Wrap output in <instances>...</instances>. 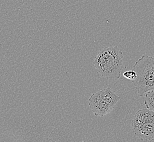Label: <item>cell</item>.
<instances>
[{"mask_svg": "<svg viewBox=\"0 0 154 142\" xmlns=\"http://www.w3.org/2000/svg\"><path fill=\"white\" fill-rule=\"evenodd\" d=\"M123 58V53L117 46H110L100 51L93 64L102 77L107 79H119L124 66Z\"/></svg>", "mask_w": 154, "mask_h": 142, "instance_id": "cell-1", "label": "cell"}, {"mask_svg": "<svg viewBox=\"0 0 154 142\" xmlns=\"http://www.w3.org/2000/svg\"><path fill=\"white\" fill-rule=\"evenodd\" d=\"M132 69L137 74L136 79L132 80L139 96L154 89V57L143 55L134 63Z\"/></svg>", "mask_w": 154, "mask_h": 142, "instance_id": "cell-2", "label": "cell"}, {"mask_svg": "<svg viewBox=\"0 0 154 142\" xmlns=\"http://www.w3.org/2000/svg\"><path fill=\"white\" fill-rule=\"evenodd\" d=\"M121 97L109 87L93 93L89 98V105L94 115L102 117L113 110Z\"/></svg>", "mask_w": 154, "mask_h": 142, "instance_id": "cell-3", "label": "cell"}, {"mask_svg": "<svg viewBox=\"0 0 154 142\" xmlns=\"http://www.w3.org/2000/svg\"><path fill=\"white\" fill-rule=\"evenodd\" d=\"M132 130L134 136L142 141H154V111L148 108L138 110L132 120Z\"/></svg>", "mask_w": 154, "mask_h": 142, "instance_id": "cell-4", "label": "cell"}, {"mask_svg": "<svg viewBox=\"0 0 154 142\" xmlns=\"http://www.w3.org/2000/svg\"><path fill=\"white\" fill-rule=\"evenodd\" d=\"M144 104L146 108L154 112V89L145 93Z\"/></svg>", "mask_w": 154, "mask_h": 142, "instance_id": "cell-5", "label": "cell"}, {"mask_svg": "<svg viewBox=\"0 0 154 142\" xmlns=\"http://www.w3.org/2000/svg\"><path fill=\"white\" fill-rule=\"evenodd\" d=\"M123 76L125 78L128 79V80H132V81L136 79L137 77V73L134 71V69L125 72L124 73H123Z\"/></svg>", "mask_w": 154, "mask_h": 142, "instance_id": "cell-6", "label": "cell"}, {"mask_svg": "<svg viewBox=\"0 0 154 142\" xmlns=\"http://www.w3.org/2000/svg\"></svg>", "mask_w": 154, "mask_h": 142, "instance_id": "cell-7", "label": "cell"}]
</instances>
